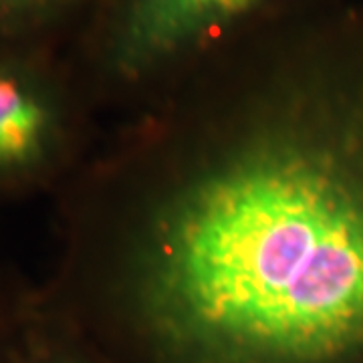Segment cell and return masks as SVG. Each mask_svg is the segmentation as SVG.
<instances>
[{"mask_svg":"<svg viewBox=\"0 0 363 363\" xmlns=\"http://www.w3.org/2000/svg\"><path fill=\"white\" fill-rule=\"evenodd\" d=\"M18 363H104L95 351L67 327L61 319L49 313L37 295H33V305L26 319L25 339Z\"/></svg>","mask_w":363,"mask_h":363,"instance_id":"5b68a950","label":"cell"},{"mask_svg":"<svg viewBox=\"0 0 363 363\" xmlns=\"http://www.w3.org/2000/svg\"><path fill=\"white\" fill-rule=\"evenodd\" d=\"M52 202L37 295L104 363H363V6L119 117Z\"/></svg>","mask_w":363,"mask_h":363,"instance_id":"6da1fadb","label":"cell"},{"mask_svg":"<svg viewBox=\"0 0 363 363\" xmlns=\"http://www.w3.org/2000/svg\"><path fill=\"white\" fill-rule=\"evenodd\" d=\"M99 111L49 47H0V206L55 200L101 142Z\"/></svg>","mask_w":363,"mask_h":363,"instance_id":"3957f363","label":"cell"},{"mask_svg":"<svg viewBox=\"0 0 363 363\" xmlns=\"http://www.w3.org/2000/svg\"><path fill=\"white\" fill-rule=\"evenodd\" d=\"M85 0H0V47H49Z\"/></svg>","mask_w":363,"mask_h":363,"instance_id":"277c9868","label":"cell"},{"mask_svg":"<svg viewBox=\"0 0 363 363\" xmlns=\"http://www.w3.org/2000/svg\"><path fill=\"white\" fill-rule=\"evenodd\" d=\"M281 0H109L85 83L99 109L152 104L250 37Z\"/></svg>","mask_w":363,"mask_h":363,"instance_id":"7a4b0ae2","label":"cell"},{"mask_svg":"<svg viewBox=\"0 0 363 363\" xmlns=\"http://www.w3.org/2000/svg\"><path fill=\"white\" fill-rule=\"evenodd\" d=\"M35 285L0 260V363H18Z\"/></svg>","mask_w":363,"mask_h":363,"instance_id":"8992f818","label":"cell"}]
</instances>
